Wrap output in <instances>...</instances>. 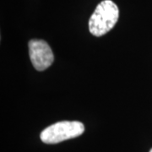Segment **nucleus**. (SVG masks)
Returning a JSON list of instances; mask_svg holds the SVG:
<instances>
[{"label": "nucleus", "instance_id": "nucleus-1", "mask_svg": "<svg viewBox=\"0 0 152 152\" xmlns=\"http://www.w3.org/2000/svg\"><path fill=\"white\" fill-rule=\"evenodd\" d=\"M119 18V10L111 0L101 2L90 18L89 30L95 37H102L110 31Z\"/></svg>", "mask_w": 152, "mask_h": 152}, {"label": "nucleus", "instance_id": "nucleus-2", "mask_svg": "<svg viewBox=\"0 0 152 152\" xmlns=\"http://www.w3.org/2000/svg\"><path fill=\"white\" fill-rule=\"evenodd\" d=\"M85 131L84 124L78 121H62L45 129L40 138L45 144L53 145L81 135Z\"/></svg>", "mask_w": 152, "mask_h": 152}, {"label": "nucleus", "instance_id": "nucleus-3", "mask_svg": "<svg viewBox=\"0 0 152 152\" xmlns=\"http://www.w3.org/2000/svg\"><path fill=\"white\" fill-rule=\"evenodd\" d=\"M29 54L34 68L37 71L47 69L54 61L53 51L44 40H31L29 42Z\"/></svg>", "mask_w": 152, "mask_h": 152}, {"label": "nucleus", "instance_id": "nucleus-4", "mask_svg": "<svg viewBox=\"0 0 152 152\" xmlns=\"http://www.w3.org/2000/svg\"><path fill=\"white\" fill-rule=\"evenodd\" d=\"M150 152H152V149H151V151H150Z\"/></svg>", "mask_w": 152, "mask_h": 152}]
</instances>
